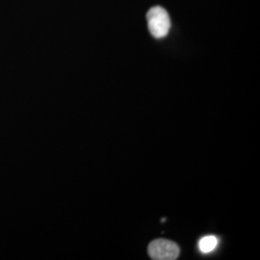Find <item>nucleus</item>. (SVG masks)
<instances>
[{
    "mask_svg": "<svg viewBox=\"0 0 260 260\" xmlns=\"http://www.w3.org/2000/svg\"><path fill=\"white\" fill-rule=\"evenodd\" d=\"M148 25L151 35L156 39L164 38L171 28V20L166 10L161 7H153L147 16Z\"/></svg>",
    "mask_w": 260,
    "mask_h": 260,
    "instance_id": "1",
    "label": "nucleus"
},
{
    "mask_svg": "<svg viewBox=\"0 0 260 260\" xmlns=\"http://www.w3.org/2000/svg\"><path fill=\"white\" fill-rule=\"evenodd\" d=\"M148 252L152 259L175 260L179 256L180 250L175 242L156 239L149 244Z\"/></svg>",
    "mask_w": 260,
    "mask_h": 260,
    "instance_id": "2",
    "label": "nucleus"
},
{
    "mask_svg": "<svg viewBox=\"0 0 260 260\" xmlns=\"http://www.w3.org/2000/svg\"><path fill=\"white\" fill-rule=\"evenodd\" d=\"M219 240L214 235H207L199 241V249L203 253H210L218 246Z\"/></svg>",
    "mask_w": 260,
    "mask_h": 260,
    "instance_id": "3",
    "label": "nucleus"
}]
</instances>
